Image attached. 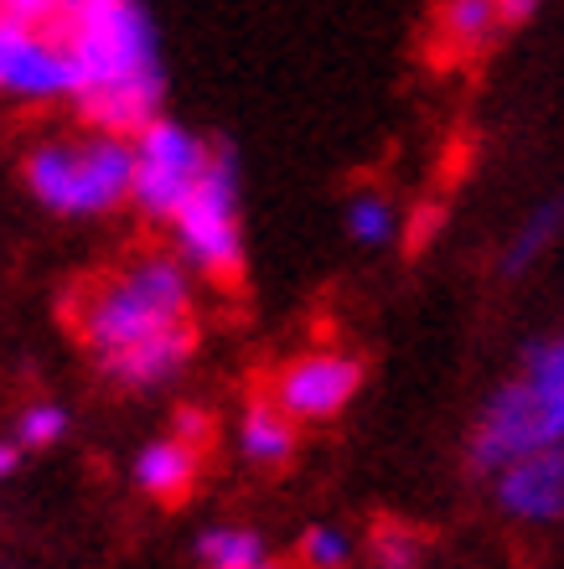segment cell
Masks as SVG:
<instances>
[{
  "label": "cell",
  "mask_w": 564,
  "mask_h": 569,
  "mask_svg": "<svg viewBox=\"0 0 564 569\" xmlns=\"http://www.w3.org/2000/svg\"><path fill=\"white\" fill-rule=\"evenodd\" d=\"M73 331L105 383L166 389L197 347L192 270L181 254H135L73 300Z\"/></svg>",
  "instance_id": "cell-1"
},
{
  "label": "cell",
  "mask_w": 564,
  "mask_h": 569,
  "mask_svg": "<svg viewBox=\"0 0 564 569\" xmlns=\"http://www.w3.org/2000/svg\"><path fill=\"white\" fill-rule=\"evenodd\" d=\"M58 37L73 62L68 104L89 130L135 140L146 124L161 120V42L140 0H78V11L68 16Z\"/></svg>",
  "instance_id": "cell-2"
},
{
  "label": "cell",
  "mask_w": 564,
  "mask_h": 569,
  "mask_svg": "<svg viewBox=\"0 0 564 569\" xmlns=\"http://www.w3.org/2000/svg\"><path fill=\"white\" fill-rule=\"evenodd\" d=\"M544 446H564V331L528 347L518 373L482 405L466 435V461L482 477H497L507 461Z\"/></svg>",
  "instance_id": "cell-3"
},
{
  "label": "cell",
  "mask_w": 564,
  "mask_h": 569,
  "mask_svg": "<svg viewBox=\"0 0 564 569\" xmlns=\"http://www.w3.org/2000/svg\"><path fill=\"white\" fill-rule=\"evenodd\" d=\"M21 181L58 218H105L135 197V140L109 130L47 136L27 146Z\"/></svg>",
  "instance_id": "cell-4"
},
{
  "label": "cell",
  "mask_w": 564,
  "mask_h": 569,
  "mask_svg": "<svg viewBox=\"0 0 564 569\" xmlns=\"http://www.w3.org/2000/svg\"><path fill=\"white\" fill-rule=\"evenodd\" d=\"M238 161L234 150H212L208 177L197 181L187 208L171 218V254L202 280H234L244 270V208H238Z\"/></svg>",
  "instance_id": "cell-5"
},
{
  "label": "cell",
  "mask_w": 564,
  "mask_h": 569,
  "mask_svg": "<svg viewBox=\"0 0 564 569\" xmlns=\"http://www.w3.org/2000/svg\"><path fill=\"white\" fill-rule=\"evenodd\" d=\"M212 150L208 140L187 130L181 120H156L135 136V197L130 208H140V218L150 223H166L187 208V197L197 192V181L208 177L212 166Z\"/></svg>",
  "instance_id": "cell-6"
},
{
  "label": "cell",
  "mask_w": 564,
  "mask_h": 569,
  "mask_svg": "<svg viewBox=\"0 0 564 569\" xmlns=\"http://www.w3.org/2000/svg\"><path fill=\"white\" fill-rule=\"evenodd\" d=\"M363 389V362L342 347H311V352H296L285 362L275 383H269V399L290 415L296 425H321L337 420L342 409L357 399Z\"/></svg>",
  "instance_id": "cell-7"
},
{
  "label": "cell",
  "mask_w": 564,
  "mask_h": 569,
  "mask_svg": "<svg viewBox=\"0 0 564 569\" xmlns=\"http://www.w3.org/2000/svg\"><path fill=\"white\" fill-rule=\"evenodd\" d=\"M0 89L16 104H58L73 93V62L52 31L0 27Z\"/></svg>",
  "instance_id": "cell-8"
},
{
  "label": "cell",
  "mask_w": 564,
  "mask_h": 569,
  "mask_svg": "<svg viewBox=\"0 0 564 569\" xmlns=\"http://www.w3.org/2000/svg\"><path fill=\"white\" fill-rule=\"evenodd\" d=\"M202 450H208V420L187 409L171 420V430H161L156 440L135 450L130 461V481L156 502H177V497L192 492L197 466H202Z\"/></svg>",
  "instance_id": "cell-9"
},
{
  "label": "cell",
  "mask_w": 564,
  "mask_h": 569,
  "mask_svg": "<svg viewBox=\"0 0 564 569\" xmlns=\"http://www.w3.org/2000/svg\"><path fill=\"white\" fill-rule=\"evenodd\" d=\"M497 508L518 523H554L564 518V446L528 450L518 461H507L492 477Z\"/></svg>",
  "instance_id": "cell-10"
},
{
  "label": "cell",
  "mask_w": 564,
  "mask_h": 569,
  "mask_svg": "<svg viewBox=\"0 0 564 569\" xmlns=\"http://www.w3.org/2000/svg\"><path fill=\"white\" fill-rule=\"evenodd\" d=\"M234 446L249 466L275 471V466H285L290 456H296V420H290L275 399H254V405L238 415Z\"/></svg>",
  "instance_id": "cell-11"
},
{
  "label": "cell",
  "mask_w": 564,
  "mask_h": 569,
  "mask_svg": "<svg viewBox=\"0 0 564 569\" xmlns=\"http://www.w3.org/2000/svg\"><path fill=\"white\" fill-rule=\"evenodd\" d=\"M197 569H285L265 533H254L244 523H208L197 533Z\"/></svg>",
  "instance_id": "cell-12"
},
{
  "label": "cell",
  "mask_w": 564,
  "mask_h": 569,
  "mask_svg": "<svg viewBox=\"0 0 564 569\" xmlns=\"http://www.w3.org/2000/svg\"><path fill=\"white\" fill-rule=\"evenodd\" d=\"M62 435H68V405H58V399H27V405L16 409L6 446H0V471L11 477L27 456H37V450H47V446H58Z\"/></svg>",
  "instance_id": "cell-13"
},
{
  "label": "cell",
  "mask_w": 564,
  "mask_h": 569,
  "mask_svg": "<svg viewBox=\"0 0 564 569\" xmlns=\"http://www.w3.org/2000/svg\"><path fill=\"white\" fill-rule=\"evenodd\" d=\"M560 239H564V197H544V202L513 228V239H507L497 270L503 274H528Z\"/></svg>",
  "instance_id": "cell-14"
},
{
  "label": "cell",
  "mask_w": 564,
  "mask_h": 569,
  "mask_svg": "<svg viewBox=\"0 0 564 569\" xmlns=\"http://www.w3.org/2000/svg\"><path fill=\"white\" fill-rule=\"evenodd\" d=\"M497 27H507V16L497 0H441V11H435V31H441V42L461 58H472L482 47L497 37Z\"/></svg>",
  "instance_id": "cell-15"
},
{
  "label": "cell",
  "mask_w": 564,
  "mask_h": 569,
  "mask_svg": "<svg viewBox=\"0 0 564 569\" xmlns=\"http://www.w3.org/2000/svg\"><path fill=\"white\" fill-rule=\"evenodd\" d=\"M342 223H347V233H353L363 249H388V243L399 239V208H394V197H384V192L347 197Z\"/></svg>",
  "instance_id": "cell-16"
},
{
  "label": "cell",
  "mask_w": 564,
  "mask_h": 569,
  "mask_svg": "<svg viewBox=\"0 0 564 569\" xmlns=\"http://www.w3.org/2000/svg\"><path fill=\"white\" fill-rule=\"evenodd\" d=\"M368 559L373 569H425V539L409 523H373L368 533Z\"/></svg>",
  "instance_id": "cell-17"
},
{
  "label": "cell",
  "mask_w": 564,
  "mask_h": 569,
  "mask_svg": "<svg viewBox=\"0 0 564 569\" xmlns=\"http://www.w3.org/2000/svg\"><path fill=\"white\" fill-rule=\"evenodd\" d=\"M296 555L306 569H347L353 565V539H347V528H337V523H311L300 533Z\"/></svg>",
  "instance_id": "cell-18"
},
{
  "label": "cell",
  "mask_w": 564,
  "mask_h": 569,
  "mask_svg": "<svg viewBox=\"0 0 564 569\" xmlns=\"http://www.w3.org/2000/svg\"><path fill=\"white\" fill-rule=\"evenodd\" d=\"M497 6H503V16H507V21H523V16H534V6H538V0H497Z\"/></svg>",
  "instance_id": "cell-19"
}]
</instances>
